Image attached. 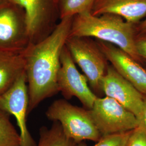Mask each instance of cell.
I'll use <instances>...</instances> for the list:
<instances>
[{"mask_svg":"<svg viewBox=\"0 0 146 146\" xmlns=\"http://www.w3.org/2000/svg\"><path fill=\"white\" fill-rule=\"evenodd\" d=\"M91 14L95 16L114 14L137 24L146 17V0H95Z\"/></svg>","mask_w":146,"mask_h":146,"instance_id":"obj_12","label":"cell"},{"mask_svg":"<svg viewBox=\"0 0 146 146\" xmlns=\"http://www.w3.org/2000/svg\"><path fill=\"white\" fill-rule=\"evenodd\" d=\"M76 142L65 135L61 125L54 122L50 128L42 127L37 146H75Z\"/></svg>","mask_w":146,"mask_h":146,"instance_id":"obj_14","label":"cell"},{"mask_svg":"<svg viewBox=\"0 0 146 146\" xmlns=\"http://www.w3.org/2000/svg\"><path fill=\"white\" fill-rule=\"evenodd\" d=\"M47 119L58 122L65 135L77 143L84 140L98 142L102 135L90 110L74 106L67 100L54 101L46 112Z\"/></svg>","mask_w":146,"mask_h":146,"instance_id":"obj_3","label":"cell"},{"mask_svg":"<svg viewBox=\"0 0 146 146\" xmlns=\"http://www.w3.org/2000/svg\"><path fill=\"white\" fill-rule=\"evenodd\" d=\"M126 146H146V131L139 125L131 131Z\"/></svg>","mask_w":146,"mask_h":146,"instance_id":"obj_18","label":"cell"},{"mask_svg":"<svg viewBox=\"0 0 146 146\" xmlns=\"http://www.w3.org/2000/svg\"><path fill=\"white\" fill-rule=\"evenodd\" d=\"M19 133L11 123L8 114L0 110V146H20Z\"/></svg>","mask_w":146,"mask_h":146,"instance_id":"obj_16","label":"cell"},{"mask_svg":"<svg viewBox=\"0 0 146 146\" xmlns=\"http://www.w3.org/2000/svg\"><path fill=\"white\" fill-rule=\"evenodd\" d=\"M66 46L83 71L93 92L98 97L102 96V81L110 63L96 40L89 37L69 36Z\"/></svg>","mask_w":146,"mask_h":146,"instance_id":"obj_4","label":"cell"},{"mask_svg":"<svg viewBox=\"0 0 146 146\" xmlns=\"http://www.w3.org/2000/svg\"><path fill=\"white\" fill-rule=\"evenodd\" d=\"M102 136L99 141L92 146H126L131 131ZM75 146H88L84 142L78 143Z\"/></svg>","mask_w":146,"mask_h":146,"instance_id":"obj_17","label":"cell"},{"mask_svg":"<svg viewBox=\"0 0 146 146\" xmlns=\"http://www.w3.org/2000/svg\"><path fill=\"white\" fill-rule=\"evenodd\" d=\"M102 89L106 96L115 100L127 110L141 119L143 95L124 78L110 63L102 81Z\"/></svg>","mask_w":146,"mask_h":146,"instance_id":"obj_10","label":"cell"},{"mask_svg":"<svg viewBox=\"0 0 146 146\" xmlns=\"http://www.w3.org/2000/svg\"><path fill=\"white\" fill-rule=\"evenodd\" d=\"M28 106L29 95L25 72L11 88L0 95V110L15 117L19 129L20 146H37L27 127Z\"/></svg>","mask_w":146,"mask_h":146,"instance_id":"obj_9","label":"cell"},{"mask_svg":"<svg viewBox=\"0 0 146 146\" xmlns=\"http://www.w3.org/2000/svg\"><path fill=\"white\" fill-rule=\"evenodd\" d=\"M136 25L114 14L93 16L84 13L73 17L69 36L89 37L110 43L143 65L135 46Z\"/></svg>","mask_w":146,"mask_h":146,"instance_id":"obj_2","label":"cell"},{"mask_svg":"<svg viewBox=\"0 0 146 146\" xmlns=\"http://www.w3.org/2000/svg\"><path fill=\"white\" fill-rule=\"evenodd\" d=\"M143 66L146 68V61H144L143 62Z\"/></svg>","mask_w":146,"mask_h":146,"instance_id":"obj_23","label":"cell"},{"mask_svg":"<svg viewBox=\"0 0 146 146\" xmlns=\"http://www.w3.org/2000/svg\"><path fill=\"white\" fill-rule=\"evenodd\" d=\"M95 40L116 71L141 93L146 95V68L115 45Z\"/></svg>","mask_w":146,"mask_h":146,"instance_id":"obj_11","label":"cell"},{"mask_svg":"<svg viewBox=\"0 0 146 146\" xmlns=\"http://www.w3.org/2000/svg\"><path fill=\"white\" fill-rule=\"evenodd\" d=\"M136 31L137 35L146 33V18L136 25Z\"/></svg>","mask_w":146,"mask_h":146,"instance_id":"obj_21","label":"cell"},{"mask_svg":"<svg viewBox=\"0 0 146 146\" xmlns=\"http://www.w3.org/2000/svg\"><path fill=\"white\" fill-rule=\"evenodd\" d=\"M11 0H0V7L11 2Z\"/></svg>","mask_w":146,"mask_h":146,"instance_id":"obj_22","label":"cell"},{"mask_svg":"<svg viewBox=\"0 0 146 146\" xmlns=\"http://www.w3.org/2000/svg\"><path fill=\"white\" fill-rule=\"evenodd\" d=\"M73 17L61 19L48 36L36 44H29L23 52L28 114L43 101L59 92L57 78L61 54L70 34Z\"/></svg>","mask_w":146,"mask_h":146,"instance_id":"obj_1","label":"cell"},{"mask_svg":"<svg viewBox=\"0 0 146 146\" xmlns=\"http://www.w3.org/2000/svg\"><path fill=\"white\" fill-rule=\"evenodd\" d=\"M139 125L143 127L146 131V95H143V107L141 119L139 121Z\"/></svg>","mask_w":146,"mask_h":146,"instance_id":"obj_20","label":"cell"},{"mask_svg":"<svg viewBox=\"0 0 146 146\" xmlns=\"http://www.w3.org/2000/svg\"><path fill=\"white\" fill-rule=\"evenodd\" d=\"M25 11L30 44H36L48 36L61 20L59 0H11Z\"/></svg>","mask_w":146,"mask_h":146,"instance_id":"obj_6","label":"cell"},{"mask_svg":"<svg viewBox=\"0 0 146 146\" xmlns=\"http://www.w3.org/2000/svg\"><path fill=\"white\" fill-rule=\"evenodd\" d=\"M90 110L102 136L133 131L139 125L135 115L107 96L97 97Z\"/></svg>","mask_w":146,"mask_h":146,"instance_id":"obj_5","label":"cell"},{"mask_svg":"<svg viewBox=\"0 0 146 146\" xmlns=\"http://www.w3.org/2000/svg\"><path fill=\"white\" fill-rule=\"evenodd\" d=\"M136 50L142 60L146 61V33L138 34L135 39Z\"/></svg>","mask_w":146,"mask_h":146,"instance_id":"obj_19","label":"cell"},{"mask_svg":"<svg viewBox=\"0 0 146 146\" xmlns=\"http://www.w3.org/2000/svg\"><path fill=\"white\" fill-rule=\"evenodd\" d=\"M60 62L61 66L57 78L59 92L66 100L76 98L85 108L91 110L98 96L89 86L86 76L78 70L66 45L61 54Z\"/></svg>","mask_w":146,"mask_h":146,"instance_id":"obj_8","label":"cell"},{"mask_svg":"<svg viewBox=\"0 0 146 146\" xmlns=\"http://www.w3.org/2000/svg\"><path fill=\"white\" fill-rule=\"evenodd\" d=\"M95 0H59L60 19L91 13Z\"/></svg>","mask_w":146,"mask_h":146,"instance_id":"obj_15","label":"cell"},{"mask_svg":"<svg viewBox=\"0 0 146 146\" xmlns=\"http://www.w3.org/2000/svg\"><path fill=\"white\" fill-rule=\"evenodd\" d=\"M23 52L0 50V95L11 88L18 78L25 72Z\"/></svg>","mask_w":146,"mask_h":146,"instance_id":"obj_13","label":"cell"},{"mask_svg":"<svg viewBox=\"0 0 146 146\" xmlns=\"http://www.w3.org/2000/svg\"><path fill=\"white\" fill-rule=\"evenodd\" d=\"M30 44L26 15L20 5L10 2L0 7V50L21 52Z\"/></svg>","mask_w":146,"mask_h":146,"instance_id":"obj_7","label":"cell"}]
</instances>
